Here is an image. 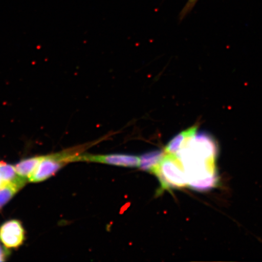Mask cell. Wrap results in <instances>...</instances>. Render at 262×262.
<instances>
[{"label": "cell", "mask_w": 262, "mask_h": 262, "mask_svg": "<svg viewBox=\"0 0 262 262\" xmlns=\"http://www.w3.org/2000/svg\"><path fill=\"white\" fill-rule=\"evenodd\" d=\"M78 155L73 150H67L44 156L43 159L29 179V181L33 183L45 181L54 176L67 164L75 162Z\"/></svg>", "instance_id": "3957f363"}, {"label": "cell", "mask_w": 262, "mask_h": 262, "mask_svg": "<svg viewBox=\"0 0 262 262\" xmlns=\"http://www.w3.org/2000/svg\"><path fill=\"white\" fill-rule=\"evenodd\" d=\"M149 172L158 178L161 190L183 188L188 185L187 176L176 153L165 152L162 160Z\"/></svg>", "instance_id": "7a4b0ae2"}, {"label": "cell", "mask_w": 262, "mask_h": 262, "mask_svg": "<svg viewBox=\"0 0 262 262\" xmlns=\"http://www.w3.org/2000/svg\"><path fill=\"white\" fill-rule=\"evenodd\" d=\"M164 155H165V152L161 150H155V151L145 154L141 157L140 163L141 169L149 171L153 167L160 162Z\"/></svg>", "instance_id": "9c48e42d"}, {"label": "cell", "mask_w": 262, "mask_h": 262, "mask_svg": "<svg viewBox=\"0 0 262 262\" xmlns=\"http://www.w3.org/2000/svg\"><path fill=\"white\" fill-rule=\"evenodd\" d=\"M19 177L16 173L14 166L5 162H0V178L5 184L14 182Z\"/></svg>", "instance_id": "30bf717a"}, {"label": "cell", "mask_w": 262, "mask_h": 262, "mask_svg": "<svg viewBox=\"0 0 262 262\" xmlns=\"http://www.w3.org/2000/svg\"><path fill=\"white\" fill-rule=\"evenodd\" d=\"M217 152L214 138L202 132L196 133L176 153L185 169L190 187L205 191L217 185Z\"/></svg>", "instance_id": "6da1fadb"}, {"label": "cell", "mask_w": 262, "mask_h": 262, "mask_svg": "<svg viewBox=\"0 0 262 262\" xmlns=\"http://www.w3.org/2000/svg\"><path fill=\"white\" fill-rule=\"evenodd\" d=\"M25 231L20 221L12 219L0 227V242L8 249L17 248L24 244Z\"/></svg>", "instance_id": "277c9868"}, {"label": "cell", "mask_w": 262, "mask_h": 262, "mask_svg": "<svg viewBox=\"0 0 262 262\" xmlns=\"http://www.w3.org/2000/svg\"><path fill=\"white\" fill-rule=\"evenodd\" d=\"M6 185V184H5V183L3 182L1 178H0V189H2V188L4 187V186Z\"/></svg>", "instance_id": "7c38bea8"}, {"label": "cell", "mask_w": 262, "mask_h": 262, "mask_svg": "<svg viewBox=\"0 0 262 262\" xmlns=\"http://www.w3.org/2000/svg\"><path fill=\"white\" fill-rule=\"evenodd\" d=\"M27 180L19 178L15 182L9 183L4 187L0 189V209H2L6 204H7L14 198L16 193L24 187Z\"/></svg>", "instance_id": "ba28073f"}, {"label": "cell", "mask_w": 262, "mask_h": 262, "mask_svg": "<svg viewBox=\"0 0 262 262\" xmlns=\"http://www.w3.org/2000/svg\"><path fill=\"white\" fill-rule=\"evenodd\" d=\"M78 161H86L96 162L108 165L124 166L138 167L140 166V159L137 156L125 155H79L78 156Z\"/></svg>", "instance_id": "5b68a950"}, {"label": "cell", "mask_w": 262, "mask_h": 262, "mask_svg": "<svg viewBox=\"0 0 262 262\" xmlns=\"http://www.w3.org/2000/svg\"><path fill=\"white\" fill-rule=\"evenodd\" d=\"M199 126V123H196L194 125L182 131L173 137L166 145L165 152L166 153L178 152L190 139L195 135L198 133Z\"/></svg>", "instance_id": "8992f818"}, {"label": "cell", "mask_w": 262, "mask_h": 262, "mask_svg": "<svg viewBox=\"0 0 262 262\" xmlns=\"http://www.w3.org/2000/svg\"><path fill=\"white\" fill-rule=\"evenodd\" d=\"M43 156H35L22 160L14 166L16 173L21 178L29 180L43 159Z\"/></svg>", "instance_id": "52a82bcc"}, {"label": "cell", "mask_w": 262, "mask_h": 262, "mask_svg": "<svg viewBox=\"0 0 262 262\" xmlns=\"http://www.w3.org/2000/svg\"><path fill=\"white\" fill-rule=\"evenodd\" d=\"M4 246L0 245V261H4L8 256V251L6 250Z\"/></svg>", "instance_id": "8fae6325"}]
</instances>
